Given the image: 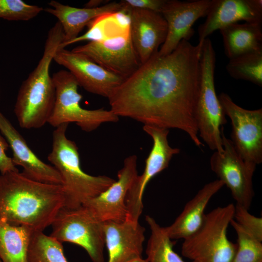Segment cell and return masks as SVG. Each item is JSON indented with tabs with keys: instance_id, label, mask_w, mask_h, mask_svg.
I'll use <instances>...</instances> for the list:
<instances>
[{
	"instance_id": "6da1fadb",
	"label": "cell",
	"mask_w": 262,
	"mask_h": 262,
	"mask_svg": "<svg viewBox=\"0 0 262 262\" xmlns=\"http://www.w3.org/2000/svg\"><path fill=\"white\" fill-rule=\"evenodd\" d=\"M202 46L183 40L168 54H154L112 92L110 110L144 125L179 129L203 146L195 118Z\"/></svg>"
},
{
	"instance_id": "7a4b0ae2",
	"label": "cell",
	"mask_w": 262,
	"mask_h": 262,
	"mask_svg": "<svg viewBox=\"0 0 262 262\" xmlns=\"http://www.w3.org/2000/svg\"><path fill=\"white\" fill-rule=\"evenodd\" d=\"M62 186L31 180L19 171L0 175V220L43 231L65 206Z\"/></svg>"
},
{
	"instance_id": "3957f363",
	"label": "cell",
	"mask_w": 262,
	"mask_h": 262,
	"mask_svg": "<svg viewBox=\"0 0 262 262\" xmlns=\"http://www.w3.org/2000/svg\"><path fill=\"white\" fill-rule=\"evenodd\" d=\"M64 39L62 26L57 21L48 33L43 53L37 66L20 87L14 111L22 128L38 129L48 122L56 96L50 66Z\"/></svg>"
},
{
	"instance_id": "277c9868",
	"label": "cell",
	"mask_w": 262,
	"mask_h": 262,
	"mask_svg": "<svg viewBox=\"0 0 262 262\" xmlns=\"http://www.w3.org/2000/svg\"><path fill=\"white\" fill-rule=\"evenodd\" d=\"M68 125L63 124L53 131L48 160L61 177L64 207L76 208L100 194L115 180L105 175H90L82 170L77 146L66 135Z\"/></svg>"
},
{
	"instance_id": "5b68a950",
	"label": "cell",
	"mask_w": 262,
	"mask_h": 262,
	"mask_svg": "<svg viewBox=\"0 0 262 262\" xmlns=\"http://www.w3.org/2000/svg\"><path fill=\"white\" fill-rule=\"evenodd\" d=\"M234 208L229 204L205 214L200 227L183 239L182 255L194 262H231L237 244L228 239L227 229Z\"/></svg>"
},
{
	"instance_id": "8992f818",
	"label": "cell",
	"mask_w": 262,
	"mask_h": 262,
	"mask_svg": "<svg viewBox=\"0 0 262 262\" xmlns=\"http://www.w3.org/2000/svg\"><path fill=\"white\" fill-rule=\"evenodd\" d=\"M215 53L211 40L205 39L202 46L200 80L195 112L198 135L212 150L223 151L220 127L227 122L216 95L214 80Z\"/></svg>"
},
{
	"instance_id": "52a82bcc",
	"label": "cell",
	"mask_w": 262,
	"mask_h": 262,
	"mask_svg": "<svg viewBox=\"0 0 262 262\" xmlns=\"http://www.w3.org/2000/svg\"><path fill=\"white\" fill-rule=\"evenodd\" d=\"M52 77L56 96L48 123L52 127L56 128L63 124L74 123L83 131L90 132L103 123L119 120V117L110 110L83 108L81 105L82 96L78 92V83L68 71L59 70Z\"/></svg>"
},
{
	"instance_id": "ba28073f",
	"label": "cell",
	"mask_w": 262,
	"mask_h": 262,
	"mask_svg": "<svg viewBox=\"0 0 262 262\" xmlns=\"http://www.w3.org/2000/svg\"><path fill=\"white\" fill-rule=\"evenodd\" d=\"M50 236L60 242H69L83 248L93 262H104L105 246L103 222L85 206L63 207L51 225Z\"/></svg>"
},
{
	"instance_id": "9c48e42d",
	"label": "cell",
	"mask_w": 262,
	"mask_h": 262,
	"mask_svg": "<svg viewBox=\"0 0 262 262\" xmlns=\"http://www.w3.org/2000/svg\"><path fill=\"white\" fill-rule=\"evenodd\" d=\"M143 129L151 137L153 145L146 160L142 174L137 175L126 198V220L134 223L139 222L143 209V194L147 184L153 177L168 167L174 155L180 152V149L172 147L169 144V129L147 125H144Z\"/></svg>"
},
{
	"instance_id": "30bf717a",
	"label": "cell",
	"mask_w": 262,
	"mask_h": 262,
	"mask_svg": "<svg viewBox=\"0 0 262 262\" xmlns=\"http://www.w3.org/2000/svg\"><path fill=\"white\" fill-rule=\"evenodd\" d=\"M221 131L223 151H214L211 156V170L230 190L236 204L249 210L254 196L252 179L257 165L243 160L223 128Z\"/></svg>"
},
{
	"instance_id": "8fae6325",
	"label": "cell",
	"mask_w": 262,
	"mask_h": 262,
	"mask_svg": "<svg viewBox=\"0 0 262 262\" xmlns=\"http://www.w3.org/2000/svg\"><path fill=\"white\" fill-rule=\"evenodd\" d=\"M218 98L225 115L230 119L231 141L245 162L256 165L262 162V109L250 110L235 103L222 92Z\"/></svg>"
},
{
	"instance_id": "7c38bea8",
	"label": "cell",
	"mask_w": 262,
	"mask_h": 262,
	"mask_svg": "<svg viewBox=\"0 0 262 262\" xmlns=\"http://www.w3.org/2000/svg\"><path fill=\"white\" fill-rule=\"evenodd\" d=\"M71 51L86 56L123 80L132 74L141 65L130 32L106 40L89 41L74 48Z\"/></svg>"
},
{
	"instance_id": "4fadbf2b",
	"label": "cell",
	"mask_w": 262,
	"mask_h": 262,
	"mask_svg": "<svg viewBox=\"0 0 262 262\" xmlns=\"http://www.w3.org/2000/svg\"><path fill=\"white\" fill-rule=\"evenodd\" d=\"M137 159L135 155L126 157L122 167L117 173V180L100 194L82 205L100 222H120L126 220V198L138 175Z\"/></svg>"
},
{
	"instance_id": "5bb4252c",
	"label": "cell",
	"mask_w": 262,
	"mask_h": 262,
	"mask_svg": "<svg viewBox=\"0 0 262 262\" xmlns=\"http://www.w3.org/2000/svg\"><path fill=\"white\" fill-rule=\"evenodd\" d=\"M214 0L179 1L166 0L160 14L167 25V34L158 53L172 52L182 40L188 41L195 33L192 26L196 20L207 16Z\"/></svg>"
},
{
	"instance_id": "9a60e30c",
	"label": "cell",
	"mask_w": 262,
	"mask_h": 262,
	"mask_svg": "<svg viewBox=\"0 0 262 262\" xmlns=\"http://www.w3.org/2000/svg\"><path fill=\"white\" fill-rule=\"evenodd\" d=\"M53 60L67 69L79 86L94 94L108 98L123 81L86 56L65 48L57 50Z\"/></svg>"
},
{
	"instance_id": "2e32d148",
	"label": "cell",
	"mask_w": 262,
	"mask_h": 262,
	"mask_svg": "<svg viewBox=\"0 0 262 262\" xmlns=\"http://www.w3.org/2000/svg\"><path fill=\"white\" fill-rule=\"evenodd\" d=\"M130 17V33L141 64L159 51L166 38L167 25L163 16L152 11L123 6Z\"/></svg>"
},
{
	"instance_id": "e0dca14e",
	"label": "cell",
	"mask_w": 262,
	"mask_h": 262,
	"mask_svg": "<svg viewBox=\"0 0 262 262\" xmlns=\"http://www.w3.org/2000/svg\"><path fill=\"white\" fill-rule=\"evenodd\" d=\"M0 131L12 149L13 164L22 167V174L38 182L62 185V180L58 171L36 155L21 134L0 112Z\"/></svg>"
},
{
	"instance_id": "ac0fdd59",
	"label": "cell",
	"mask_w": 262,
	"mask_h": 262,
	"mask_svg": "<svg viewBox=\"0 0 262 262\" xmlns=\"http://www.w3.org/2000/svg\"><path fill=\"white\" fill-rule=\"evenodd\" d=\"M243 20L262 23V0H214L205 22L198 29L199 42L217 30Z\"/></svg>"
},
{
	"instance_id": "d6986e66",
	"label": "cell",
	"mask_w": 262,
	"mask_h": 262,
	"mask_svg": "<svg viewBox=\"0 0 262 262\" xmlns=\"http://www.w3.org/2000/svg\"><path fill=\"white\" fill-rule=\"evenodd\" d=\"M108 262H130L142 257L145 228L139 223L103 222Z\"/></svg>"
},
{
	"instance_id": "ffe728a7",
	"label": "cell",
	"mask_w": 262,
	"mask_h": 262,
	"mask_svg": "<svg viewBox=\"0 0 262 262\" xmlns=\"http://www.w3.org/2000/svg\"><path fill=\"white\" fill-rule=\"evenodd\" d=\"M48 4L51 7L44 10L54 16L61 24L64 35L60 49L65 48L67 44L78 36L83 28L94 19L101 16L121 10V2H111L95 8H76L51 0Z\"/></svg>"
},
{
	"instance_id": "44dd1931",
	"label": "cell",
	"mask_w": 262,
	"mask_h": 262,
	"mask_svg": "<svg viewBox=\"0 0 262 262\" xmlns=\"http://www.w3.org/2000/svg\"><path fill=\"white\" fill-rule=\"evenodd\" d=\"M219 180L204 185L185 204L183 210L170 226L164 227L172 239L183 240L195 232L201 225L205 210L212 197L223 186Z\"/></svg>"
},
{
	"instance_id": "7402d4cb",
	"label": "cell",
	"mask_w": 262,
	"mask_h": 262,
	"mask_svg": "<svg viewBox=\"0 0 262 262\" xmlns=\"http://www.w3.org/2000/svg\"><path fill=\"white\" fill-rule=\"evenodd\" d=\"M220 30L224 52L232 59L239 56L262 50V23H234Z\"/></svg>"
},
{
	"instance_id": "603a6c76",
	"label": "cell",
	"mask_w": 262,
	"mask_h": 262,
	"mask_svg": "<svg viewBox=\"0 0 262 262\" xmlns=\"http://www.w3.org/2000/svg\"><path fill=\"white\" fill-rule=\"evenodd\" d=\"M33 231L0 220V259L2 262H28V253Z\"/></svg>"
},
{
	"instance_id": "cb8c5ba5",
	"label": "cell",
	"mask_w": 262,
	"mask_h": 262,
	"mask_svg": "<svg viewBox=\"0 0 262 262\" xmlns=\"http://www.w3.org/2000/svg\"><path fill=\"white\" fill-rule=\"evenodd\" d=\"M146 221L150 235L146 248V259L148 262H186L173 249L174 242L151 216L147 215Z\"/></svg>"
},
{
	"instance_id": "d4e9b609",
	"label": "cell",
	"mask_w": 262,
	"mask_h": 262,
	"mask_svg": "<svg viewBox=\"0 0 262 262\" xmlns=\"http://www.w3.org/2000/svg\"><path fill=\"white\" fill-rule=\"evenodd\" d=\"M28 262H68L62 243L43 231H33L28 253Z\"/></svg>"
},
{
	"instance_id": "484cf974",
	"label": "cell",
	"mask_w": 262,
	"mask_h": 262,
	"mask_svg": "<svg viewBox=\"0 0 262 262\" xmlns=\"http://www.w3.org/2000/svg\"><path fill=\"white\" fill-rule=\"evenodd\" d=\"M229 74L262 86V50L245 54L229 59L226 66Z\"/></svg>"
},
{
	"instance_id": "4316f807",
	"label": "cell",
	"mask_w": 262,
	"mask_h": 262,
	"mask_svg": "<svg viewBox=\"0 0 262 262\" xmlns=\"http://www.w3.org/2000/svg\"><path fill=\"white\" fill-rule=\"evenodd\" d=\"M230 224L237 237V249L231 262H262V242L245 230L234 219Z\"/></svg>"
},
{
	"instance_id": "83f0119b",
	"label": "cell",
	"mask_w": 262,
	"mask_h": 262,
	"mask_svg": "<svg viewBox=\"0 0 262 262\" xmlns=\"http://www.w3.org/2000/svg\"><path fill=\"white\" fill-rule=\"evenodd\" d=\"M43 10L42 7L28 4L22 0H0V18L8 20L28 21Z\"/></svg>"
},
{
	"instance_id": "f1b7e54d",
	"label": "cell",
	"mask_w": 262,
	"mask_h": 262,
	"mask_svg": "<svg viewBox=\"0 0 262 262\" xmlns=\"http://www.w3.org/2000/svg\"><path fill=\"white\" fill-rule=\"evenodd\" d=\"M248 210L236 204L234 213L235 220L254 238L262 242V218L251 214Z\"/></svg>"
},
{
	"instance_id": "f546056e",
	"label": "cell",
	"mask_w": 262,
	"mask_h": 262,
	"mask_svg": "<svg viewBox=\"0 0 262 262\" xmlns=\"http://www.w3.org/2000/svg\"><path fill=\"white\" fill-rule=\"evenodd\" d=\"M166 0H123V7L154 11L160 13Z\"/></svg>"
},
{
	"instance_id": "4dcf8cb0",
	"label": "cell",
	"mask_w": 262,
	"mask_h": 262,
	"mask_svg": "<svg viewBox=\"0 0 262 262\" xmlns=\"http://www.w3.org/2000/svg\"><path fill=\"white\" fill-rule=\"evenodd\" d=\"M9 145L5 139L0 134V173L4 174L8 172L18 171L13 164L11 158L6 154Z\"/></svg>"
},
{
	"instance_id": "1f68e13d",
	"label": "cell",
	"mask_w": 262,
	"mask_h": 262,
	"mask_svg": "<svg viewBox=\"0 0 262 262\" xmlns=\"http://www.w3.org/2000/svg\"><path fill=\"white\" fill-rule=\"evenodd\" d=\"M106 1L103 0H91L85 4L84 7L87 8H97L103 5V4Z\"/></svg>"
},
{
	"instance_id": "d6a6232c",
	"label": "cell",
	"mask_w": 262,
	"mask_h": 262,
	"mask_svg": "<svg viewBox=\"0 0 262 262\" xmlns=\"http://www.w3.org/2000/svg\"><path fill=\"white\" fill-rule=\"evenodd\" d=\"M130 262H148L147 259H143L142 257L133 260Z\"/></svg>"
},
{
	"instance_id": "836d02e7",
	"label": "cell",
	"mask_w": 262,
	"mask_h": 262,
	"mask_svg": "<svg viewBox=\"0 0 262 262\" xmlns=\"http://www.w3.org/2000/svg\"><path fill=\"white\" fill-rule=\"evenodd\" d=\"M0 262H2V261H1V260L0 259Z\"/></svg>"
}]
</instances>
